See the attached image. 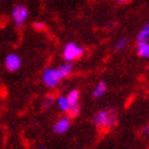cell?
Masks as SVG:
<instances>
[{"mask_svg": "<svg viewBox=\"0 0 149 149\" xmlns=\"http://www.w3.org/2000/svg\"><path fill=\"white\" fill-rule=\"evenodd\" d=\"M73 68H74V65L72 62L64 63L62 65L57 67V68H45L42 73V83L50 88L55 87L58 85V83L62 79L70 75V73L73 72Z\"/></svg>", "mask_w": 149, "mask_h": 149, "instance_id": "obj_1", "label": "cell"}, {"mask_svg": "<svg viewBox=\"0 0 149 149\" xmlns=\"http://www.w3.org/2000/svg\"><path fill=\"white\" fill-rule=\"evenodd\" d=\"M118 114L114 109H103L93 115V124L101 131L108 132L118 125Z\"/></svg>", "mask_w": 149, "mask_h": 149, "instance_id": "obj_2", "label": "cell"}, {"mask_svg": "<svg viewBox=\"0 0 149 149\" xmlns=\"http://www.w3.org/2000/svg\"><path fill=\"white\" fill-rule=\"evenodd\" d=\"M84 55V47L77 45L75 42H68L63 50V58L68 62H73Z\"/></svg>", "mask_w": 149, "mask_h": 149, "instance_id": "obj_3", "label": "cell"}, {"mask_svg": "<svg viewBox=\"0 0 149 149\" xmlns=\"http://www.w3.org/2000/svg\"><path fill=\"white\" fill-rule=\"evenodd\" d=\"M28 9L23 5H17L13 7L12 10V19L13 23L16 24V27H22L23 23L26 22V19L28 18Z\"/></svg>", "mask_w": 149, "mask_h": 149, "instance_id": "obj_4", "label": "cell"}, {"mask_svg": "<svg viewBox=\"0 0 149 149\" xmlns=\"http://www.w3.org/2000/svg\"><path fill=\"white\" fill-rule=\"evenodd\" d=\"M22 65V59L16 54H10L5 58V67L9 72H17Z\"/></svg>", "mask_w": 149, "mask_h": 149, "instance_id": "obj_5", "label": "cell"}, {"mask_svg": "<svg viewBox=\"0 0 149 149\" xmlns=\"http://www.w3.org/2000/svg\"><path fill=\"white\" fill-rule=\"evenodd\" d=\"M69 126H70V118L65 116V118L59 119V120L54 125L52 130H54V132H56V133H64V132L68 131Z\"/></svg>", "mask_w": 149, "mask_h": 149, "instance_id": "obj_6", "label": "cell"}, {"mask_svg": "<svg viewBox=\"0 0 149 149\" xmlns=\"http://www.w3.org/2000/svg\"><path fill=\"white\" fill-rule=\"evenodd\" d=\"M137 54H138V56L143 57V58H148V57H149V44H148L147 40H141V41H138Z\"/></svg>", "mask_w": 149, "mask_h": 149, "instance_id": "obj_7", "label": "cell"}, {"mask_svg": "<svg viewBox=\"0 0 149 149\" xmlns=\"http://www.w3.org/2000/svg\"><path fill=\"white\" fill-rule=\"evenodd\" d=\"M106 91H107V84L104 83V81H100V83L96 85V87L93 88V91H92L93 98H100V97H102V96L106 93Z\"/></svg>", "mask_w": 149, "mask_h": 149, "instance_id": "obj_8", "label": "cell"}, {"mask_svg": "<svg viewBox=\"0 0 149 149\" xmlns=\"http://www.w3.org/2000/svg\"><path fill=\"white\" fill-rule=\"evenodd\" d=\"M79 97H80V92L79 90H72L68 96H67V100L69 102V106H73V104H77L79 102Z\"/></svg>", "mask_w": 149, "mask_h": 149, "instance_id": "obj_9", "label": "cell"}, {"mask_svg": "<svg viewBox=\"0 0 149 149\" xmlns=\"http://www.w3.org/2000/svg\"><path fill=\"white\" fill-rule=\"evenodd\" d=\"M57 104H58L59 109H61L62 111H67L68 108H69V102H68V100H67L65 96H61V97H58Z\"/></svg>", "mask_w": 149, "mask_h": 149, "instance_id": "obj_10", "label": "cell"}, {"mask_svg": "<svg viewBox=\"0 0 149 149\" xmlns=\"http://www.w3.org/2000/svg\"><path fill=\"white\" fill-rule=\"evenodd\" d=\"M68 118H77L80 113V106H79V103L77 104H73V106H69L68 108Z\"/></svg>", "mask_w": 149, "mask_h": 149, "instance_id": "obj_11", "label": "cell"}, {"mask_svg": "<svg viewBox=\"0 0 149 149\" xmlns=\"http://www.w3.org/2000/svg\"><path fill=\"white\" fill-rule=\"evenodd\" d=\"M148 35H149V26L148 23L143 26V28L139 31V33L137 34V40L141 41V40H147L148 39Z\"/></svg>", "mask_w": 149, "mask_h": 149, "instance_id": "obj_12", "label": "cell"}, {"mask_svg": "<svg viewBox=\"0 0 149 149\" xmlns=\"http://www.w3.org/2000/svg\"><path fill=\"white\" fill-rule=\"evenodd\" d=\"M126 45H127V39H126V38H121L120 40H118V42L115 44L114 49H115V51H121V50L125 49Z\"/></svg>", "mask_w": 149, "mask_h": 149, "instance_id": "obj_13", "label": "cell"}, {"mask_svg": "<svg viewBox=\"0 0 149 149\" xmlns=\"http://www.w3.org/2000/svg\"><path fill=\"white\" fill-rule=\"evenodd\" d=\"M52 103H54V97H52V96H47V97L44 100V102H42V107H44V109L50 108V107L52 106Z\"/></svg>", "mask_w": 149, "mask_h": 149, "instance_id": "obj_14", "label": "cell"}, {"mask_svg": "<svg viewBox=\"0 0 149 149\" xmlns=\"http://www.w3.org/2000/svg\"><path fill=\"white\" fill-rule=\"evenodd\" d=\"M34 28L36 29V31H42V29L45 28V24H44V23H39V22H35V23H34Z\"/></svg>", "mask_w": 149, "mask_h": 149, "instance_id": "obj_15", "label": "cell"}, {"mask_svg": "<svg viewBox=\"0 0 149 149\" xmlns=\"http://www.w3.org/2000/svg\"><path fill=\"white\" fill-rule=\"evenodd\" d=\"M143 135H144V136H146V135L148 136V125L143 127Z\"/></svg>", "mask_w": 149, "mask_h": 149, "instance_id": "obj_16", "label": "cell"}, {"mask_svg": "<svg viewBox=\"0 0 149 149\" xmlns=\"http://www.w3.org/2000/svg\"><path fill=\"white\" fill-rule=\"evenodd\" d=\"M120 4H127V3H130V1H132V0H118Z\"/></svg>", "mask_w": 149, "mask_h": 149, "instance_id": "obj_17", "label": "cell"}, {"mask_svg": "<svg viewBox=\"0 0 149 149\" xmlns=\"http://www.w3.org/2000/svg\"><path fill=\"white\" fill-rule=\"evenodd\" d=\"M39 149H46V148H39Z\"/></svg>", "mask_w": 149, "mask_h": 149, "instance_id": "obj_18", "label": "cell"}]
</instances>
